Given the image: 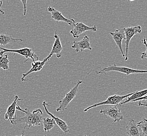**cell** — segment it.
<instances>
[{
	"label": "cell",
	"instance_id": "5bb4252c",
	"mask_svg": "<svg viewBox=\"0 0 147 136\" xmlns=\"http://www.w3.org/2000/svg\"><path fill=\"white\" fill-rule=\"evenodd\" d=\"M72 48L74 49L75 51L78 53L79 51L83 52L84 50L88 49L89 50H92V48L90 39L88 36H85L82 40L79 42H74V44L72 46Z\"/></svg>",
	"mask_w": 147,
	"mask_h": 136
},
{
	"label": "cell",
	"instance_id": "603a6c76",
	"mask_svg": "<svg viewBox=\"0 0 147 136\" xmlns=\"http://www.w3.org/2000/svg\"><path fill=\"white\" fill-rule=\"evenodd\" d=\"M22 3H23L24 6V13L23 15H26V14L27 11H26V3L27 2V1H23V0H22L21 1Z\"/></svg>",
	"mask_w": 147,
	"mask_h": 136
},
{
	"label": "cell",
	"instance_id": "3957f363",
	"mask_svg": "<svg viewBox=\"0 0 147 136\" xmlns=\"http://www.w3.org/2000/svg\"><path fill=\"white\" fill-rule=\"evenodd\" d=\"M83 83L82 81L78 80L76 85L74 86L70 91L65 94V98L59 102V106L56 110L57 112L60 111H64L67 109L68 105L71 102L76 98L77 93L79 91V86L81 84Z\"/></svg>",
	"mask_w": 147,
	"mask_h": 136
},
{
	"label": "cell",
	"instance_id": "f1b7e54d",
	"mask_svg": "<svg viewBox=\"0 0 147 136\" xmlns=\"http://www.w3.org/2000/svg\"></svg>",
	"mask_w": 147,
	"mask_h": 136
},
{
	"label": "cell",
	"instance_id": "9a60e30c",
	"mask_svg": "<svg viewBox=\"0 0 147 136\" xmlns=\"http://www.w3.org/2000/svg\"><path fill=\"white\" fill-rule=\"evenodd\" d=\"M49 60L48 59L47 57H46L42 61H40L37 60V61H35L34 62H32L31 63L32 68L27 72L23 74V77L21 78V81L22 82L25 81V77H28L30 74L34 73V72H39V71H41V69L43 68L45 65Z\"/></svg>",
	"mask_w": 147,
	"mask_h": 136
},
{
	"label": "cell",
	"instance_id": "5b68a950",
	"mask_svg": "<svg viewBox=\"0 0 147 136\" xmlns=\"http://www.w3.org/2000/svg\"><path fill=\"white\" fill-rule=\"evenodd\" d=\"M0 49L2 50L1 51H0V56H3V55L6 53H18L20 55L24 57L26 59H27V60L29 59H32L33 62L35 61L34 58H36L37 59H38V57L37 56V55H36L35 53L32 52V50L31 49L28 48H22L18 50H11L9 49L3 48L0 46Z\"/></svg>",
	"mask_w": 147,
	"mask_h": 136
},
{
	"label": "cell",
	"instance_id": "d4e9b609",
	"mask_svg": "<svg viewBox=\"0 0 147 136\" xmlns=\"http://www.w3.org/2000/svg\"><path fill=\"white\" fill-rule=\"evenodd\" d=\"M2 1H0V13H1L2 14L4 15V12L3 11L2 9Z\"/></svg>",
	"mask_w": 147,
	"mask_h": 136
},
{
	"label": "cell",
	"instance_id": "484cf974",
	"mask_svg": "<svg viewBox=\"0 0 147 136\" xmlns=\"http://www.w3.org/2000/svg\"><path fill=\"white\" fill-rule=\"evenodd\" d=\"M139 106H145L147 107V104L146 103H142L141 102H138Z\"/></svg>",
	"mask_w": 147,
	"mask_h": 136
},
{
	"label": "cell",
	"instance_id": "83f0119b",
	"mask_svg": "<svg viewBox=\"0 0 147 136\" xmlns=\"http://www.w3.org/2000/svg\"><path fill=\"white\" fill-rule=\"evenodd\" d=\"M86 136V135H84V136Z\"/></svg>",
	"mask_w": 147,
	"mask_h": 136
},
{
	"label": "cell",
	"instance_id": "4fadbf2b",
	"mask_svg": "<svg viewBox=\"0 0 147 136\" xmlns=\"http://www.w3.org/2000/svg\"><path fill=\"white\" fill-rule=\"evenodd\" d=\"M54 38H55V41L54 42V44L52 47L51 53L49 55V56L47 57L49 60L50 59V58L55 54L56 55L57 58H60L62 56L61 51L63 49V48H62V44H61V42L60 41L59 36L57 34L56 31L54 35Z\"/></svg>",
	"mask_w": 147,
	"mask_h": 136
},
{
	"label": "cell",
	"instance_id": "30bf717a",
	"mask_svg": "<svg viewBox=\"0 0 147 136\" xmlns=\"http://www.w3.org/2000/svg\"><path fill=\"white\" fill-rule=\"evenodd\" d=\"M48 11L51 13V18L53 20L56 21L57 23H58L59 22H63L67 23L70 26L74 25V24L76 23L74 19L69 20L65 18L64 16H63L61 12H59V11L57 10L53 7L49 6L48 7Z\"/></svg>",
	"mask_w": 147,
	"mask_h": 136
},
{
	"label": "cell",
	"instance_id": "7402d4cb",
	"mask_svg": "<svg viewBox=\"0 0 147 136\" xmlns=\"http://www.w3.org/2000/svg\"><path fill=\"white\" fill-rule=\"evenodd\" d=\"M141 42L146 47V51L144 53H141V59H147V39L145 38H144L143 40H141Z\"/></svg>",
	"mask_w": 147,
	"mask_h": 136
},
{
	"label": "cell",
	"instance_id": "6da1fadb",
	"mask_svg": "<svg viewBox=\"0 0 147 136\" xmlns=\"http://www.w3.org/2000/svg\"><path fill=\"white\" fill-rule=\"evenodd\" d=\"M16 110L25 113V116L23 117H17L15 121V125L18 124H25L24 130H25L26 127L30 128L32 126L40 125L42 123V120L44 118L43 112L40 109L38 108L34 110L32 112H31L30 110L27 108H26L25 110H22L21 107L17 105Z\"/></svg>",
	"mask_w": 147,
	"mask_h": 136
},
{
	"label": "cell",
	"instance_id": "44dd1931",
	"mask_svg": "<svg viewBox=\"0 0 147 136\" xmlns=\"http://www.w3.org/2000/svg\"><path fill=\"white\" fill-rule=\"evenodd\" d=\"M141 136H147V119L144 118L142 121L137 123Z\"/></svg>",
	"mask_w": 147,
	"mask_h": 136
},
{
	"label": "cell",
	"instance_id": "e0dca14e",
	"mask_svg": "<svg viewBox=\"0 0 147 136\" xmlns=\"http://www.w3.org/2000/svg\"><path fill=\"white\" fill-rule=\"evenodd\" d=\"M147 89H146L144 90H142L140 91H136V92H134V93L132 95H131L130 96L127 98V99H126L125 101L121 102L119 104V105L121 106V105L128 103H129V102L132 103L133 101H135L136 100L139 99L140 98H142V97L144 96L145 95H147Z\"/></svg>",
	"mask_w": 147,
	"mask_h": 136
},
{
	"label": "cell",
	"instance_id": "4316f807",
	"mask_svg": "<svg viewBox=\"0 0 147 136\" xmlns=\"http://www.w3.org/2000/svg\"><path fill=\"white\" fill-rule=\"evenodd\" d=\"M25 130H24L22 132V135L20 136H24V133H25Z\"/></svg>",
	"mask_w": 147,
	"mask_h": 136
},
{
	"label": "cell",
	"instance_id": "d6986e66",
	"mask_svg": "<svg viewBox=\"0 0 147 136\" xmlns=\"http://www.w3.org/2000/svg\"><path fill=\"white\" fill-rule=\"evenodd\" d=\"M42 124L44 125V130L45 132H48L53 128L56 125V123L52 118H44L42 120Z\"/></svg>",
	"mask_w": 147,
	"mask_h": 136
},
{
	"label": "cell",
	"instance_id": "8992f818",
	"mask_svg": "<svg viewBox=\"0 0 147 136\" xmlns=\"http://www.w3.org/2000/svg\"><path fill=\"white\" fill-rule=\"evenodd\" d=\"M124 33L125 35V44H126V55H125V61L128 59V48L129 44L131 39L134 36L141 33L142 28L140 26H136L126 27L124 28Z\"/></svg>",
	"mask_w": 147,
	"mask_h": 136
},
{
	"label": "cell",
	"instance_id": "ba28073f",
	"mask_svg": "<svg viewBox=\"0 0 147 136\" xmlns=\"http://www.w3.org/2000/svg\"><path fill=\"white\" fill-rule=\"evenodd\" d=\"M87 31H92L95 32L97 31V27L94 25L93 26L89 27L83 23H77L74 25V28L71 30L70 33L72 35L74 38H78L82 34Z\"/></svg>",
	"mask_w": 147,
	"mask_h": 136
},
{
	"label": "cell",
	"instance_id": "ffe728a7",
	"mask_svg": "<svg viewBox=\"0 0 147 136\" xmlns=\"http://www.w3.org/2000/svg\"><path fill=\"white\" fill-rule=\"evenodd\" d=\"M9 56L7 53L4 56H0V68L2 69L5 71L9 70Z\"/></svg>",
	"mask_w": 147,
	"mask_h": 136
},
{
	"label": "cell",
	"instance_id": "cb8c5ba5",
	"mask_svg": "<svg viewBox=\"0 0 147 136\" xmlns=\"http://www.w3.org/2000/svg\"><path fill=\"white\" fill-rule=\"evenodd\" d=\"M142 100H144V101H147V96L146 95V96H144V97H142V98H139V99H137V100H136L135 101H133L132 102V103L133 102H140V101H142Z\"/></svg>",
	"mask_w": 147,
	"mask_h": 136
},
{
	"label": "cell",
	"instance_id": "ac0fdd59",
	"mask_svg": "<svg viewBox=\"0 0 147 136\" xmlns=\"http://www.w3.org/2000/svg\"><path fill=\"white\" fill-rule=\"evenodd\" d=\"M23 39L14 38L12 36L7 35L5 34H0V44L3 46H6L11 42H23Z\"/></svg>",
	"mask_w": 147,
	"mask_h": 136
},
{
	"label": "cell",
	"instance_id": "2e32d148",
	"mask_svg": "<svg viewBox=\"0 0 147 136\" xmlns=\"http://www.w3.org/2000/svg\"><path fill=\"white\" fill-rule=\"evenodd\" d=\"M127 135L128 136H141L137 124L134 119H131L126 127Z\"/></svg>",
	"mask_w": 147,
	"mask_h": 136
},
{
	"label": "cell",
	"instance_id": "7a4b0ae2",
	"mask_svg": "<svg viewBox=\"0 0 147 136\" xmlns=\"http://www.w3.org/2000/svg\"><path fill=\"white\" fill-rule=\"evenodd\" d=\"M111 71H117L122 73L125 74L126 75H129V74H135V73H147V70H140L133 69L131 68H127L125 67H118L115 64L113 65H109V67L103 68L100 71H96V73L97 74H106L107 72Z\"/></svg>",
	"mask_w": 147,
	"mask_h": 136
},
{
	"label": "cell",
	"instance_id": "277c9868",
	"mask_svg": "<svg viewBox=\"0 0 147 136\" xmlns=\"http://www.w3.org/2000/svg\"><path fill=\"white\" fill-rule=\"evenodd\" d=\"M134 93V92L130 93L128 94L124 95V96H120V95H114L113 96H109L107 98L106 101H103L100 103H98L97 104H95L94 105H92L91 106L88 107L87 108H86L85 110H84V112H86L87 111H88V110L92 109L94 107H96L100 106H102V105H119L122 102V101L124 100V99L128 98V97L130 96L131 95H132Z\"/></svg>",
	"mask_w": 147,
	"mask_h": 136
},
{
	"label": "cell",
	"instance_id": "52a82bcc",
	"mask_svg": "<svg viewBox=\"0 0 147 136\" xmlns=\"http://www.w3.org/2000/svg\"><path fill=\"white\" fill-rule=\"evenodd\" d=\"M100 112L104 115L106 117L112 119L114 123L117 122L119 123V121L124 118L121 110L115 105L107 107L105 110H100Z\"/></svg>",
	"mask_w": 147,
	"mask_h": 136
},
{
	"label": "cell",
	"instance_id": "8fae6325",
	"mask_svg": "<svg viewBox=\"0 0 147 136\" xmlns=\"http://www.w3.org/2000/svg\"><path fill=\"white\" fill-rule=\"evenodd\" d=\"M109 34L111 35L117 45L118 48L121 51V55L123 57H125V55L122 48V41L123 39H125V35L124 33V28H120L119 30H116L114 32H110Z\"/></svg>",
	"mask_w": 147,
	"mask_h": 136
},
{
	"label": "cell",
	"instance_id": "9c48e42d",
	"mask_svg": "<svg viewBox=\"0 0 147 136\" xmlns=\"http://www.w3.org/2000/svg\"><path fill=\"white\" fill-rule=\"evenodd\" d=\"M22 99L20 98L18 95H15L14 101L10 105V106L7 108L6 113L5 114L4 118L6 120H8L12 125H15V121L16 119V106L18 105L17 103L18 101H21Z\"/></svg>",
	"mask_w": 147,
	"mask_h": 136
},
{
	"label": "cell",
	"instance_id": "7c38bea8",
	"mask_svg": "<svg viewBox=\"0 0 147 136\" xmlns=\"http://www.w3.org/2000/svg\"><path fill=\"white\" fill-rule=\"evenodd\" d=\"M50 104H51V103H47L45 101L43 102V103H42V106L44 107L47 115L50 116V117L53 119V120L55 121L56 124H57V125L59 126V128L61 129V130H62L63 133H69V127H68V125L67 124V123L62 119L59 118L58 117H57L53 115V114L49 112V110L47 109V106L49 105Z\"/></svg>",
	"mask_w": 147,
	"mask_h": 136
}]
</instances>
